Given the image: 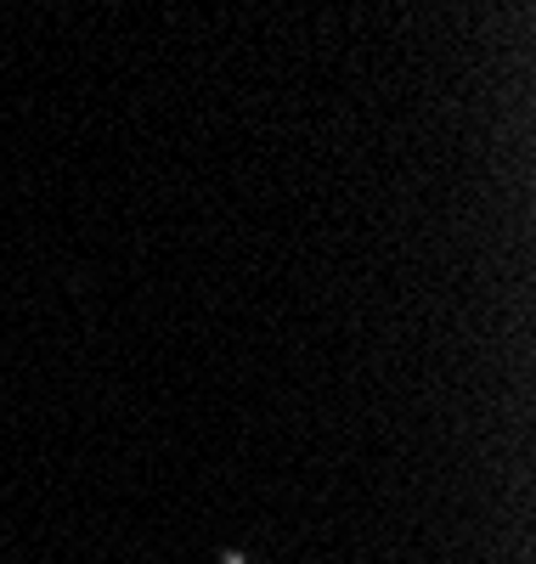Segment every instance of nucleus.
Returning <instances> with one entry per match:
<instances>
[{"label":"nucleus","mask_w":536,"mask_h":564,"mask_svg":"<svg viewBox=\"0 0 536 564\" xmlns=\"http://www.w3.org/2000/svg\"><path fill=\"white\" fill-rule=\"evenodd\" d=\"M221 564H266V558H249V553H237V547H226V553H221Z\"/></svg>","instance_id":"obj_1"}]
</instances>
